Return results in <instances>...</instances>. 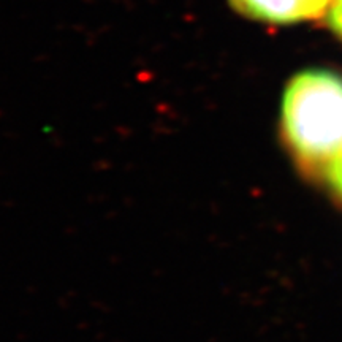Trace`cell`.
Returning a JSON list of instances; mask_svg holds the SVG:
<instances>
[{
  "label": "cell",
  "instance_id": "obj_1",
  "mask_svg": "<svg viewBox=\"0 0 342 342\" xmlns=\"http://www.w3.org/2000/svg\"><path fill=\"white\" fill-rule=\"evenodd\" d=\"M280 132L306 173L330 178L342 157V78L322 68L298 73L283 92Z\"/></svg>",
  "mask_w": 342,
  "mask_h": 342
},
{
  "label": "cell",
  "instance_id": "obj_4",
  "mask_svg": "<svg viewBox=\"0 0 342 342\" xmlns=\"http://www.w3.org/2000/svg\"><path fill=\"white\" fill-rule=\"evenodd\" d=\"M328 181H330V184L333 185V187L342 196V157L339 159V162L336 163V166L333 168V171H331L330 178H328Z\"/></svg>",
  "mask_w": 342,
  "mask_h": 342
},
{
  "label": "cell",
  "instance_id": "obj_3",
  "mask_svg": "<svg viewBox=\"0 0 342 342\" xmlns=\"http://www.w3.org/2000/svg\"><path fill=\"white\" fill-rule=\"evenodd\" d=\"M330 25L342 38V0H334L330 10Z\"/></svg>",
  "mask_w": 342,
  "mask_h": 342
},
{
  "label": "cell",
  "instance_id": "obj_2",
  "mask_svg": "<svg viewBox=\"0 0 342 342\" xmlns=\"http://www.w3.org/2000/svg\"><path fill=\"white\" fill-rule=\"evenodd\" d=\"M244 16L268 24H295L320 18L334 0H228Z\"/></svg>",
  "mask_w": 342,
  "mask_h": 342
}]
</instances>
